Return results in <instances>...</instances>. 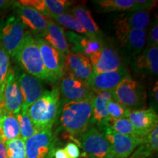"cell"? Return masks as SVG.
<instances>
[{
    "label": "cell",
    "mask_w": 158,
    "mask_h": 158,
    "mask_svg": "<svg viewBox=\"0 0 158 158\" xmlns=\"http://www.w3.org/2000/svg\"><path fill=\"white\" fill-rule=\"evenodd\" d=\"M93 97L76 101H64L60 105L57 118L59 129L64 130L72 136H80L89 129L92 116Z\"/></svg>",
    "instance_id": "cell-1"
},
{
    "label": "cell",
    "mask_w": 158,
    "mask_h": 158,
    "mask_svg": "<svg viewBox=\"0 0 158 158\" xmlns=\"http://www.w3.org/2000/svg\"><path fill=\"white\" fill-rule=\"evenodd\" d=\"M60 107V92L57 86L45 91L28 108L27 114L37 131L51 129Z\"/></svg>",
    "instance_id": "cell-2"
},
{
    "label": "cell",
    "mask_w": 158,
    "mask_h": 158,
    "mask_svg": "<svg viewBox=\"0 0 158 158\" xmlns=\"http://www.w3.org/2000/svg\"><path fill=\"white\" fill-rule=\"evenodd\" d=\"M13 59L25 73L40 80L52 83L45 69L38 45L30 31H26L23 42Z\"/></svg>",
    "instance_id": "cell-3"
},
{
    "label": "cell",
    "mask_w": 158,
    "mask_h": 158,
    "mask_svg": "<svg viewBox=\"0 0 158 158\" xmlns=\"http://www.w3.org/2000/svg\"><path fill=\"white\" fill-rule=\"evenodd\" d=\"M110 92L114 100L130 110H137L145 104L147 94L144 86L130 76L124 78Z\"/></svg>",
    "instance_id": "cell-4"
},
{
    "label": "cell",
    "mask_w": 158,
    "mask_h": 158,
    "mask_svg": "<svg viewBox=\"0 0 158 158\" xmlns=\"http://www.w3.org/2000/svg\"><path fill=\"white\" fill-rule=\"evenodd\" d=\"M25 29L15 13L0 21V46L13 59L23 42Z\"/></svg>",
    "instance_id": "cell-5"
},
{
    "label": "cell",
    "mask_w": 158,
    "mask_h": 158,
    "mask_svg": "<svg viewBox=\"0 0 158 158\" xmlns=\"http://www.w3.org/2000/svg\"><path fill=\"white\" fill-rule=\"evenodd\" d=\"M78 139L86 158H114L109 142L96 127L89 128Z\"/></svg>",
    "instance_id": "cell-6"
},
{
    "label": "cell",
    "mask_w": 158,
    "mask_h": 158,
    "mask_svg": "<svg viewBox=\"0 0 158 158\" xmlns=\"http://www.w3.org/2000/svg\"><path fill=\"white\" fill-rule=\"evenodd\" d=\"M27 158H53L56 138L51 129L41 130L24 141Z\"/></svg>",
    "instance_id": "cell-7"
},
{
    "label": "cell",
    "mask_w": 158,
    "mask_h": 158,
    "mask_svg": "<svg viewBox=\"0 0 158 158\" xmlns=\"http://www.w3.org/2000/svg\"><path fill=\"white\" fill-rule=\"evenodd\" d=\"M45 70L51 77L52 83L59 81L66 71L64 68L65 57L59 51L51 46L42 37H35Z\"/></svg>",
    "instance_id": "cell-8"
},
{
    "label": "cell",
    "mask_w": 158,
    "mask_h": 158,
    "mask_svg": "<svg viewBox=\"0 0 158 158\" xmlns=\"http://www.w3.org/2000/svg\"><path fill=\"white\" fill-rule=\"evenodd\" d=\"M59 92L64 101H76L94 97L95 92L86 81L81 80L68 73H65L59 80Z\"/></svg>",
    "instance_id": "cell-9"
},
{
    "label": "cell",
    "mask_w": 158,
    "mask_h": 158,
    "mask_svg": "<svg viewBox=\"0 0 158 158\" xmlns=\"http://www.w3.org/2000/svg\"><path fill=\"white\" fill-rule=\"evenodd\" d=\"M13 71L23 96L21 110H27L44 92L43 84L41 80L27 73L17 67L13 68Z\"/></svg>",
    "instance_id": "cell-10"
},
{
    "label": "cell",
    "mask_w": 158,
    "mask_h": 158,
    "mask_svg": "<svg viewBox=\"0 0 158 158\" xmlns=\"http://www.w3.org/2000/svg\"><path fill=\"white\" fill-rule=\"evenodd\" d=\"M100 130L109 142L114 158L129 157L141 143L143 138L138 136L121 135L115 133L108 127L101 128Z\"/></svg>",
    "instance_id": "cell-11"
},
{
    "label": "cell",
    "mask_w": 158,
    "mask_h": 158,
    "mask_svg": "<svg viewBox=\"0 0 158 158\" xmlns=\"http://www.w3.org/2000/svg\"><path fill=\"white\" fill-rule=\"evenodd\" d=\"M13 8L25 28L29 29L35 37H42L46 30L48 19L37 10L28 6H23L14 1Z\"/></svg>",
    "instance_id": "cell-12"
},
{
    "label": "cell",
    "mask_w": 158,
    "mask_h": 158,
    "mask_svg": "<svg viewBox=\"0 0 158 158\" xmlns=\"http://www.w3.org/2000/svg\"><path fill=\"white\" fill-rule=\"evenodd\" d=\"M114 29L120 46L126 51L127 56H134L139 54L147 43L146 30L124 27H114Z\"/></svg>",
    "instance_id": "cell-13"
},
{
    "label": "cell",
    "mask_w": 158,
    "mask_h": 158,
    "mask_svg": "<svg viewBox=\"0 0 158 158\" xmlns=\"http://www.w3.org/2000/svg\"><path fill=\"white\" fill-rule=\"evenodd\" d=\"M69 51L73 54H82L89 58L103 48L102 40L86 37L71 31H64Z\"/></svg>",
    "instance_id": "cell-14"
},
{
    "label": "cell",
    "mask_w": 158,
    "mask_h": 158,
    "mask_svg": "<svg viewBox=\"0 0 158 158\" xmlns=\"http://www.w3.org/2000/svg\"><path fill=\"white\" fill-rule=\"evenodd\" d=\"M129 76L127 69L122 68L117 70L94 73L86 81L94 92H111L124 78Z\"/></svg>",
    "instance_id": "cell-15"
},
{
    "label": "cell",
    "mask_w": 158,
    "mask_h": 158,
    "mask_svg": "<svg viewBox=\"0 0 158 158\" xmlns=\"http://www.w3.org/2000/svg\"><path fill=\"white\" fill-rule=\"evenodd\" d=\"M23 96L15 78L13 68H10L3 93L2 108L8 113L16 114L23 106Z\"/></svg>",
    "instance_id": "cell-16"
},
{
    "label": "cell",
    "mask_w": 158,
    "mask_h": 158,
    "mask_svg": "<svg viewBox=\"0 0 158 158\" xmlns=\"http://www.w3.org/2000/svg\"><path fill=\"white\" fill-rule=\"evenodd\" d=\"M127 118L135 128L138 135L141 138L151 133L158 123L157 114L152 107L146 110H132Z\"/></svg>",
    "instance_id": "cell-17"
},
{
    "label": "cell",
    "mask_w": 158,
    "mask_h": 158,
    "mask_svg": "<svg viewBox=\"0 0 158 158\" xmlns=\"http://www.w3.org/2000/svg\"><path fill=\"white\" fill-rule=\"evenodd\" d=\"M89 59L94 73L110 72L123 68L118 55L115 51L108 47H103L101 51Z\"/></svg>",
    "instance_id": "cell-18"
},
{
    "label": "cell",
    "mask_w": 158,
    "mask_h": 158,
    "mask_svg": "<svg viewBox=\"0 0 158 158\" xmlns=\"http://www.w3.org/2000/svg\"><path fill=\"white\" fill-rule=\"evenodd\" d=\"M18 3L37 10L47 19L51 15H60L67 13L72 2L67 0H20Z\"/></svg>",
    "instance_id": "cell-19"
},
{
    "label": "cell",
    "mask_w": 158,
    "mask_h": 158,
    "mask_svg": "<svg viewBox=\"0 0 158 158\" xmlns=\"http://www.w3.org/2000/svg\"><path fill=\"white\" fill-rule=\"evenodd\" d=\"M65 71L81 80L87 81L92 74L89 59L82 54L70 52L65 56Z\"/></svg>",
    "instance_id": "cell-20"
},
{
    "label": "cell",
    "mask_w": 158,
    "mask_h": 158,
    "mask_svg": "<svg viewBox=\"0 0 158 158\" xmlns=\"http://www.w3.org/2000/svg\"><path fill=\"white\" fill-rule=\"evenodd\" d=\"M136 74L147 76L157 75L158 73V47H147L132 63Z\"/></svg>",
    "instance_id": "cell-21"
},
{
    "label": "cell",
    "mask_w": 158,
    "mask_h": 158,
    "mask_svg": "<svg viewBox=\"0 0 158 158\" xmlns=\"http://www.w3.org/2000/svg\"><path fill=\"white\" fill-rule=\"evenodd\" d=\"M113 98L110 92H96L92 100V116L91 123L95 124L101 129L106 127L110 120L107 111V104Z\"/></svg>",
    "instance_id": "cell-22"
},
{
    "label": "cell",
    "mask_w": 158,
    "mask_h": 158,
    "mask_svg": "<svg viewBox=\"0 0 158 158\" xmlns=\"http://www.w3.org/2000/svg\"><path fill=\"white\" fill-rule=\"evenodd\" d=\"M64 31L63 27L55 23L53 20L48 19L46 30L41 37L65 57L70 53V51Z\"/></svg>",
    "instance_id": "cell-23"
},
{
    "label": "cell",
    "mask_w": 158,
    "mask_h": 158,
    "mask_svg": "<svg viewBox=\"0 0 158 158\" xmlns=\"http://www.w3.org/2000/svg\"><path fill=\"white\" fill-rule=\"evenodd\" d=\"M150 15L148 10H140L123 13L114 20V27L145 30L149 24Z\"/></svg>",
    "instance_id": "cell-24"
},
{
    "label": "cell",
    "mask_w": 158,
    "mask_h": 158,
    "mask_svg": "<svg viewBox=\"0 0 158 158\" xmlns=\"http://www.w3.org/2000/svg\"><path fill=\"white\" fill-rule=\"evenodd\" d=\"M21 138L20 126L15 114L2 109L0 119V138L4 142L13 141Z\"/></svg>",
    "instance_id": "cell-25"
},
{
    "label": "cell",
    "mask_w": 158,
    "mask_h": 158,
    "mask_svg": "<svg viewBox=\"0 0 158 158\" xmlns=\"http://www.w3.org/2000/svg\"><path fill=\"white\" fill-rule=\"evenodd\" d=\"M71 13L74 19L87 31L89 36L101 40L100 37L102 36V31L89 10L82 6H76L71 10Z\"/></svg>",
    "instance_id": "cell-26"
},
{
    "label": "cell",
    "mask_w": 158,
    "mask_h": 158,
    "mask_svg": "<svg viewBox=\"0 0 158 158\" xmlns=\"http://www.w3.org/2000/svg\"><path fill=\"white\" fill-rule=\"evenodd\" d=\"M158 126L142 138L141 143L128 158H147L157 151Z\"/></svg>",
    "instance_id": "cell-27"
},
{
    "label": "cell",
    "mask_w": 158,
    "mask_h": 158,
    "mask_svg": "<svg viewBox=\"0 0 158 158\" xmlns=\"http://www.w3.org/2000/svg\"><path fill=\"white\" fill-rule=\"evenodd\" d=\"M95 2L103 12H136L143 10L136 0H99Z\"/></svg>",
    "instance_id": "cell-28"
},
{
    "label": "cell",
    "mask_w": 158,
    "mask_h": 158,
    "mask_svg": "<svg viewBox=\"0 0 158 158\" xmlns=\"http://www.w3.org/2000/svg\"><path fill=\"white\" fill-rule=\"evenodd\" d=\"M50 18L51 20H53L55 23H56L59 26L61 25L63 27H65V28H68L70 29V30L76 31L77 34L89 37L87 31L85 30L84 27L70 13H65L60 15H51Z\"/></svg>",
    "instance_id": "cell-29"
},
{
    "label": "cell",
    "mask_w": 158,
    "mask_h": 158,
    "mask_svg": "<svg viewBox=\"0 0 158 158\" xmlns=\"http://www.w3.org/2000/svg\"><path fill=\"white\" fill-rule=\"evenodd\" d=\"M15 115L19 123L21 138L23 141L38 132L27 114V110H21Z\"/></svg>",
    "instance_id": "cell-30"
},
{
    "label": "cell",
    "mask_w": 158,
    "mask_h": 158,
    "mask_svg": "<svg viewBox=\"0 0 158 158\" xmlns=\"http://www.w3.org/2000/svg\"><path fill=\"white\" fill-rule=\"evenodd\" d=\"M10 68V56L0 46V108L1 109L2 108L4 89Z\"/></svg>",
    "instance_id": "cell-31"
},
{
    "label": "cell",
    "mask_w": 158,
    "mask_h": 158,
    "mask_svg": "<svg viewBox=\"0 0 158 158\" xmlns=\"http://www.w3.org/2000/svg\"><path fill=\"white\" fill-rule=\"evenodd\" d=\"M106 127H109L116 133L124 135L139 136L128 118H122L116 120H109ZM141 138V137H140Z\"/></svg>",
    "instance_id": "cell-32"
},
{
    "label": "cell",
    "mask_w": 158,
    "mask_h": 158,
    "mask_svg": "<svg viewBox=\"0 0 158 158\" xmlns=\"http://www.w3.org/2000/svg\"><path fill=\"white\" fill-rule=\"evenodd\" d=\"M5 143L7 149V158H27L24 141L21 138L6 142Z\"/></svg>",
    "instance_id": "cell-33"
},
{
    "label": "cell",
    "mask_w": 158,
    "mask_h": 158,
    "mask_svg": "<svg viewBox=\"0 0 158 158\" xmlns=\"http://www.w3.org/2000/svg\"><path fill=\"white\" fill-rule=\"evenodd\" d=\"M107 111L110 120H116L122 118H127L131 110L124 107L114 99L110 100L107 104Z\"/></svg>",
    "instance_id": "cell-34"
},
{
    "label": "cell",
    "mask_w": 158,
    "mask_h": 158,
    "mask_svg": "<svg viewBox=\"0 0 158 158\" xmlns=\"http://www.w3.org/2000/svg\"><path fill=\"white\" fill-rule=\"evenodd\" d=\"M148 47H157L158 45V25L157 21L154 22L149 30L148 36Z\"/></svg>",
    "instance_id": "cell-35"
},
{
    "label": "cell",
    "mask_w": 158,
    "mask_h": 158,
    "mask_svg": "<svg viewBox=\"0 0 158 158\" xmlns=\"http://www.w3.org/2000/svg\"><path fill=\"white\" fill-rule=\"evenodd\" d=\"M64 149L70 158H78L80 157V149L75 143H68L65 146Z\"/></svg>",
    "instance_id": "cell-36"
},
{
    "label": "cell",
    "mask_w": 158,
    "mask_h": 158,
    "mask_svg": "<svg viewBox=\"0 0 158 158\" xmlns=\"http://www.w3.org/2000/svg\"><path fill=\"white\" fill-rule=\"evenodd\" d=\"M136 1L144 10H146V9L153 8L157 3V1H155V0H136Z\"/></svg>",
    "instance_id": "cell-37"
},
{
    "label": "cell",
    "mask_w": 158,
    "mask_h": 158,
    "mask_svg": "<svg viewBox=\"0 0 158 158\" xmlns=\"http://www.w3.org/2000/svg\"><path fill=\"white\" fill-rule=\"evenodd\" d=\"M14 1H8V0H0V13L13 7Z\"/></svg>",
    "instance_id": "cell-38"
},
{
    "label": "cell",
    "mask_w": 158,
    "mask_h": 158,
    "mask_svg": "<svg viewBox=\"0 0 158 158\" xmlns=\"http://www.w3.org/2000/svg\"><path fill=\"white\" fill-rule=\"evenodd\" d=\"M54 157V158H70L64 149H57L55 150Z\"/></svg>",
    "instance_id": "cell-39"
},
{
    "label": "cell",
    "mask_w": 158,
    "mask_h": 158,
    "mask_svg": "<svg viewBox=\"0 0 158 158\" xmlns=\"http://www.w3.org/2000/svg\"><path fill=\"white\" fill-rule=\"evenodd\" d=\"M0 158H7L6 143L0 138Z\"/></svg>",
    "instance_id": "cell-40"
},
{
    "label": "cell",
    "mask_w": 158,
    "mask_h": 158,
    "mask_svg": "<svg viewBox=\"0 0 158 158\" xmlns=\"http://www.w3.org/2000/svg\"><path fill=\"white\" fill-rule=\"evenodd\" d=\"M158 86H157V82H156V86L154 87V89H153V94H152V97H153V100H154V103H156V106L157 107V102H158V95H157V93H158Z\"/></svg>",
    "instance_id": "cell-41"
},
{
    "label": "cell",
    "mask_w": 158,
    "mask_h": 158,
    "mask_svg": "<svg viewBox=\"0 0 158 158\" xmlns=\"http://www.w3.org/2000/svg\"><path fill=\"white\" fill-rule=\"evenodd\" d=\"M1 116H2V109L0 108V119H1Z\"/></svg>",
    "instance_id": "cell-42"
}]
</instances>
